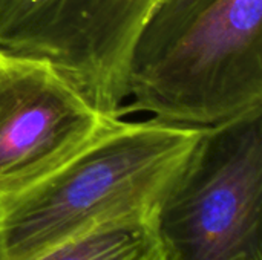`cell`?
Listing matches in <instances>:
<instances>
[{
  "instance_id": "cell-1",
  "label": "cell",
  "mask_w": 262,
  "mask_h": 260,
  "mask_svg": "<svg viewBox=\"0 0 262 260\" xmlns=\"http://www.w3.org/2000/svg\"><path fill=\"white\" fill-rule=\"evenodd\" d=\"M204 129L115 123L32 187L0 199V260H29L98 227L154 216Z\"/></svg>"
},
{
  "instance_id": "cell-2",
  "label": "cell",
  "mask_w": 262,
  "mask_h": 260,
  "mask_svg": "<svg viewBox=\"0 0 262 260\" xmlns=\"http://www.w3.org/2000/svg\"><path fill=\"white\" fill-rule=\"evenodd\" d=\"M262 109V0H213L129 72L120 118L209 129Z\"/></svg>"
},
{
  "instance_id": "cell-3",
  "label": "cell",
  "mask_w": 262,
  "mask_h": 260,
  "mask_svg": "<svg viewBox=\"0 0 262 260\" xmlns=\"http://www.w3.org/2000/svg\"><path fill=\"white\" fill-rule=\"evenodd\" d=\"M154 221L169 260H262V109L204 129Z\"/></svg>"
},
{
  "instance_id": "cell-4",
  "label": "cell",
  "mask_w": 262,
  "mask_h": 260,
  "mask_svg": "<svg viewBox=\"0 0 262 260\" xmlns=\"http://www.w3.org/2000/svg\"><path fill=\"white\" fill-rule=\"evenodd\" d=\"M167 0H0V48L43 57L120 118L137 44Z\"/></svg>"
},
{
  "instance_id": "cell-5",
  "label": "cell",
  "mask_w": 262,
  "mask_h": 260,
  "mask_svg": "<svg viewBox=\"0 0 262 260\" xmlns=\"http://www.w3.org/2000/svg\"><path fill=\"white\" fill-rule=\"evenodd\" d=\"M115 120L49 60L0 48V199L52 175Z\"/></svg>"
},
{
  "instance_id": "cell-6",
  "label": "cell",
  "mask_w": 262,
  "mask_h": 260,
  "mask_svg": "<svg viewBox=\"0 0 262 260\" xmlns=\"http://www.w3.org/2000/svg\"><path fill=\"white\" fill-rule=\"evenodd\" d=\"M154 216L98 227L29 260H169Z\"/></svg>"
},
{
  "instance_id": "cell-7",
  "label": "cell",
  "mask_w": 262,
  "mask_h": 260,
  "mask_svg": "<svg viewBox=\"0 0 262 260\" xmlns=\"http://www.w3.org/2000/svg\"><path fill=\"white\" fill-rule=\"evenodd\" d=\"M212 2L213 0H167L143 32L135 49L132 67L149 61Z\"/></svg>"
}]
</instances>
